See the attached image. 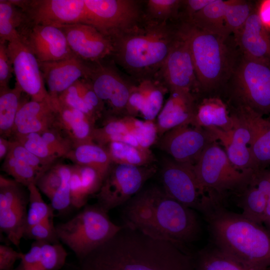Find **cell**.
Instances as JSON below:
<instances>
[{
	"label": "cell",
	"instance_id": "obj_28",
	"mask_svg": "<svg viewBox=\"0 0 270 270\" xmlns=\"http://www.w3.org/2000/svg\"><path fill=\"white\" fill-rule=\"evenodd\" d=\"M192 257L196 270H270L246 265L214 246L199 250Z\"/></svg>",
	"mask_w": 270,
	"mask_h": 270
},
{
	"label": "cell",
	"instance_id": "obj_19",
	"mask_svg": "<svg viewBox=\"0 0 270 270\" xmlns=\"http://www.w3.org/2000/svg\"><path fill=\"white\" fill-rule=\"evenodd\" d=\"M59 27L64 32L74 54L82 60L96 63L112 56V39L95 26L79 23Z\"/></svg>",
	"mask_w": 270,
	"mask_h": 270
},
{
	"label": "cell",
	"instance_id": "obj_52",
	"mask_svg": "<svg viewBox=\"0 0 270 270\" xmlns=\"http://www.w3.org/2000/svg\"><path fill=\"white\" fill-rule=\"evenodd\" d=\"M12 72L14 70L8 52V42H0V89L9 88Z\"/></svg>",
	"mask_w": 270,
	"mask_h": 270
},
{
	"label": "cell",
	"instance_id": "obj_44",
	"mask_svg": "<svg viewBox=\"0 0 270 270\" xmlns=\"http://www.w3.org/2000/svg\"><path fill=\"white\" fill-rule=\"evenodd\" d=\"M132 124L130 134L135 138L141 148L149 149L158 136L156 123L154 120H141L134 117Z\"/></svg>",
	"mask_w": 270,
	"mask_h": 270
},
{
	"label": "cell",
	"instance_id": "obj_59",
	"mask_svg": "<svg viewBox=\"0 0 270 270\" xmlns=\"http://www.w3.org/2000/svg\"><path fill=\"white\" fill-rule=\"evenodd\" d=\"M267 118V119L270 122V115L269 116H268V118Z\"/></svg>",
	"mask_w": 270,
	"mask_h": 270
},
{
	"label": "cell",
	"instance_id": "obj_25",
	"mask_svg": "<svg viewBox=\"0 0 270 270\" xmlns=\"http://www.w3.org/2000/svg\"><path fill=\"white\" fill-rule=\"evenodd\" d=\"M56 110L53 101L37 102L30 100L21 104L14 122L12 135L42 134L54 128Z\"/></svg>",
	"mask_w": 270,
	"mask_h": 270
},
{
	"label": "cell",
	"instance_id": "obj_45",
	"mask_svg": "<svg viewBox=\"0 0 270 270\" xmlns=\"http://www.w3.org/2000/svg\"><path fill=\"white\" fill-rule=\"evenodd\" d=\"M8 154L30 166L38 172L40 176L54 164L38 158L14 140H12Z\"/></svg>",
	"mask_w": 270,
	"mask_h": 270
},
{
	"label": "cell",
	"instance_id": "obj_50",
	"mask_svg": "<svg viewBox=\"0 0 270 270\" xmlns=\"http://www.w3.org/2000/svg\"><path fill=\"white\" fill-rule=\"evenodd\" d=\"M82 95L88 110L96 120L98 118L105 110V105L94 91L88 79H81Z\"/></svg>",
	"mask_w": 270,
	"mask_h": 270
},
{
	"label": "cell",
	"instance_id": "obj_38",
	"mask_svg": "<svg viewBox=\"0 0 270 270\" xmlns=\"http://www.w3.org/2000/svg\"><path fill=\"white\" fill-rule=\"evenodd\" d=\"M40 242L38 254L40 270H59L66 264L68 253L59 242Z\"/></svg>",
	"mask_w": 270,
	"mask_h": 270
},
{
	"label": "cell",
	"instance_id": "obj_35",
	"mask_svg": "<svg viewBox=\"0 0 270 270\" xmlns=\"http://www.w3.org/2000/svg\"><path fill=\"white\" fill-rule=\"evenodd\" d=\"M238 197L242 216L255 223H264L267 199L264 194L250 184Z\"/></svg>",
	"mask_w": 270,
	"mask_h": 270
},
{
	"label": "cell",
	"instance_id": "obj_57",
	"mask_svg": "<svg viewBox=\"0 0 270 270\" xmlns=\"http://www.w3.org/2000/svg\"><path fill=\"white\" fill-rule=\"evenodd\" d=\"M264 223L269 228L270 226V191L267 195L266 216Z\"/></svg>",
	"mask_w": 270,
	"mask_h": 270
},
{
	"label": "cell",
	"instance_id": "obj_40",
	"mask_svg": "<svg viewBox=\"0 0 270 270\" xmlns=\"http://www.w3.org/2000/svg\"><path fill=\"white\" fill-rule=\"evenodd\" d=\"M182 0H148L146 2L148 19L168 22L180 18Z\"/></svg>",
	"mask_w": 270,
	"mask_h": 270
},
{
	"label": "cell",
	"instance_id": "obj_58",
	"mask_svg": "<svg viewBox=\"0 0 270 270\" xmlns=\"http://www.w3.org/2000/svg\"><path fill=\"white\" fill-rule=\"evenodd\" d=\"M12 270H24V269L21 263H20L18 266Z\"/></svg>",
	"mask_w": 270,
	"mask_h": 270
},
{
	"label": "cell",
	"instance_id": "obj_2",
	"mask_svg": "<svg viewBox=\"0 0 270 270\" xmlns=\"http://www.w3.org/2000/svg\"><path fill=\"white\" fill-rule=\"evenodd\" d=\"M122 217L123 224L130 228L183 248L198 240L201 233L196 210L156 186L140 190L124 204Z\"/></svg>",
	"mask_w": 270,
	"mask_h": 270
},
{
	"label": "cell",
	"instance_id": "obj_3",
	"mask_svg": "<svg viewBox=\"0 0 270 270\" xmlns=\"http://www.w3.org/2000/svg\"><path fill=\"white\" fill-rule=\"evenodd\" d=\"M202 214L213 246L250 266L270 268V230L210 200Z\"/></svg>",
	"mask_w": 270,
	"mask_h": 270
},
{
	"label": "cell",
	"instance_id": "obj_30",
	"mask_svg": "<svg viewBox=\"0 0 270 270\" xmlns=\"http://www.w3.org/2000/svg\"><path fill=\"white\" fill-rule=\"evenodd\" d=\"M228 0H212L190 20L184 22H188L202 30L228 38L224 29Z\"/></svg>",
	"mask_w": 270,
	"mask_h": 270
},
{
	"label": "cell",
	"instance_id": "obj_11",
	"mask_svg": "<svg viewBox=\"0 0 270 270\" xmlns=\"http://www.w3.org/2000/svg\"><path fill=\"white\" fill-rule=\"evenodd\" d=\"M24 12L25 22L62 26L87 24L84 0H11Z\"/></svg>",
	"mask_w": 270,
	"mask_h": 270
},
{
	"label": "cell",
	"instance_id": "obj_53",
	"mask_svg": "<svg viewBox=\"0 0 270 270\" xmlns=\"http://www.w3.org/2000/svg\"><path fill=\"white\" fill-rule=\"evenodd\" d=\"M212 0H182L180 12L181 21L190 20L196 14L202 10Z\"/></svg>",
	"mask_w": 270,
	"mask_h": 270
},
{
	"label": "cell",
	"instance_id": "obj_7",
	"mask_svg": "<svg viewBox=\"0 0 270 270\" xmlns=\"http://www.w3.org/2000/svg\"><path fill=\"white\" fill-rule=\"evenodd\" d=\"M194 170L204 193L222 202L228 194H242L251 184L254 174L251 170L236 169L216 142L206 147Z\"/></svg>",
	"mask_w": 270,
	"mask_h": 270
},
{
	"label": "cell",
	"instance_id": "obj_14",
	"mask_svg": "<svg viewBox=\"0 0 270 270\" xmlns=\"http://www.w3.org/2000/svg\"><path fill=\"white\" fill-rule=\"evenodd\" d=\"M217 140L212 128L184 124L166 132L161 136L158 146L174 160L194 165L206 147Z\"/></svg>",
	"mask_w": 270,
	"mask_h": 270
},
{
	"label": "cell",
	"instance_id": "obj_9",
	"mask_svg": "<svg viewBox=\"0 0 270 270\" xmlns=\"http://www.w3.org/2000/svg\"><path fill=\"white\" fill-rule=\"evenodd\" d=\"M156 172L154 167L112 164L96 194V204L108 212L138 194Z\"/></svg>",
	"mask_w": 270,
	"mask_h": 270
},
{
	"label": "cell",
	"instance_id": "obj_41",
	"mask_svg": "<svg viewBox=\"0 0 270 270\" xmlns=\"http://www.w3.org/2000/svg\"><path fill=\"white\" fill-rule=\"evenodd\" d=\"M14 140L42 160L54 164L60 158L44 140L40 134L33 132L16 136H14Z\"/></svg>",
	"mask_w": 270,
	"mask_h": 270
},
{
	"label": "cell",
	"instance_id": "obj_12",
	"mask_svg": "<svg viewBox=\"0 0 270 270\" xmlns=\"http://www.w3.org/2000/svg\"><path fill=\"white\" fill-rule=\"evenodd\" d=\"M160 176L162 189L168 196L195 210L203 212L206 195L198 182L194 165L165 160Z\"/></svg>",
	"mask_w": 270,
	"mask_h": 270
},
{
	"label": "cell",
	"instance_id": "obj_49",
	"mask_svg": "<svg viewBox=\"0 0 270 270\" xmlns=\"http://www.w3.org/2000/svg\"><path fill=\"white\" fill-rule=\"evenodd\" d=\"M78 170L82 188L86 196L96 194L99 191L104 178L94 169L87 166L76 164Z\"/></svg>",
	"mask_w": 270,
	"mask_h": 270
},
{
	"label": "cell",
	"instance_id": "obj_16",
	"mask_svg": "<svg viewBox=\"0 0 270 270\" xmlns=\"http://www.w3.org/2000/svg\"><path fill=\"white\" fill-rule=\"evenodd\" d=\"M176 26V36L158 73L170 91L200 92L188 44Z\"/></svg>",
	"mask_w": 270,
	"mask_h": 270
},
{
	"label": "cell",
	"instance_id": "obj_22",
	"mask_svg": "<svg viewBox=\"0 0 270 270\" xmlns=\"http://www.w3.org/2000/svg\"><path fill=\"white\" fill-rule=\"evenodd\" d=\"M232 36L241 54L270 65V32L258 15V6Z\"/></svg>",
	"mask_w": 270,
	"mask_h": 270
},
{
	"label": "cell",
	"instance_id": "obj_60",
	"mask_svg": "<svg viewBox=\"0 0 270 270\" xmlns=\"http://www.w3.org/2000/svg\"><path fill=\"white\" fill-rule=\"evenodd\" d=\"M269 229L270 230V228H269Z\"/></svg>",
	"mask_w": 270,
	"mask_h": 270
},
{
	"label": "cell",
	"instance_id": "obj_31",
	"mask_svg": "<svg viewBox=\"0 0 270 270\" xmlns=\"http://www.w3.org/2000/svg\"><path fill=\"white\" fill-rule=\"evenodd\" d=\"M164 86L150 78L141 80L136 86L142 101L140 114L145 120H154L161 110L164 96L168 90Z\"/></svg>",
	"mask_w": 270,
	"mask_h": 270
},
{
	"label": "cell",
	"instance_id": "obj_55",
	"mask_svg": "<svg viewBox=\"0 0 270 270\" xmlns=\"http://www.w3.org/2000/svg\"><path fill=\"white\" fill-rule=\"evenodd\" d=\"M258 10L262 23L268 30L270 29V0L261 2L258 6Z\"/></svg>",
	"mask_w": 270,
	"mask_h": 270
},
{
	"label": "cell",
	"instance_id": "obj_34",
	"mask_svg": "<svg viewBox=\"0 0 270 270\" xmlns=\"http://www.w3.org/2000/svg\"><path fill=\"white\" fill-rule=\"evenodd\" d=\"M24 21V12L11 0H0V42L20 40L18 30Z\"/></svg>",
	"mask_w": 270,
	"mask_h": 270
},
{
	"label": "cell",
	"instance_id": "obj_32",
	"mask_svg": "<svg viewBox=\"0 0 270 270\" xmlns=\"http://www.w3.org/2000/svg\"><path fill=\"white\" fill-rule=\"evenodd\" d=\"M107 150L112 164L138 166H150L154 160L149 149L142 148L122 142H111L103 146Z\"/></svg>",
	"mask_w": 270,
	"mask_h": 270
},
{
	"label": "cell",
	"instance_id": "obj_24",
	"mask_svg": "<svg viewBox=\"0 0 270 270\" xmlns=\"http://www.w3.org/2000/svg\"><path fill=\"white\" fill-rule=\"evenodd\" d=\"M170 94L157 116L158 134L162 136L175 127L194 126L197 104L193 93L171 90Z\"/></svg>",
	"mask_w": 270,
	"mask_h": 270
},
{
	"label": "cell",
	"instance_id": "obj_47",
	"mask_svg": "<svg viewBox=\"0 0 270 270\" xmlns=\"http://www.w3.org/2000/svg\"><path fill=\"white\" fill-rule=\"evenodd\" d=\"M40 134L44 140L60 158H65L74 146L72 141L55 127Z\"/></svg>",
	"mask_w": 270,
	"mask_h": 270
},
{
	"label": "cell",
	"instance_id": "obj_13",
	"mask_svg": "<svg viewBox=\"0 0 270 270\" xmlns=\"http://www.w3.org/2000/svg\"><path fill=\"white\" fill-rule=\"evenodd\" d=\"M20 184L0 176V229L18 246L27 226L28 194Z\"/></svg>",
	"mask_w": 270,
	"mask_h": 270
},
{
	"label": "cell",
	"instance_id": "obj_48",
	"mask_svg": "<svg viewBox=\"0 0 270 270\" xmlns=\"http://www.w3.org/2000/svg\"><path fill=\"white\" fill-rule=\"evenodd\" d=\"M61 182L62 178L58 164H54L39 176L36 184L40 192L50 200L60 188Z\"/></svg>",
	"mask_w": 270,
	"mask_h": 270
},
{
	"label": "cell",
	"instance_id": "obj_23",
	"mask_svg": "<svg viewBox=\"0 0 270 270\" xmlns=\"http://www.w3.org/2000/svg\"><path fill=\"white\" fill-rule=\"evenodd\" d=\"M234 126L229 132L212 128L220 142L224 146L226 154L232 164L240 170L254 172V164L249 148L252 140L250 130L244 122L230 112Z\"/></svg>",
	"mask_w": 270,
	"mask_h": 270
},
{
	"label": "cell",
	"instance_id": "obj_56",
	"mask_svg": "<svg viewBox=\"0 0 270 270\" xmlns=\"http://www.w3.org/2000/svg\"><path fill=\"white\" fill-rule=\"evenodd\" d=\"M12 144V140L2 136L0 137V160L6 157L8 154Z\"/></svg>",
	"mask_w": 270,
	"mask_h": 270
},
{
	"label": "cell",
	"instance_id": "obj_27",
	"mask_svg": "<svg viewBox=\"0 0 270 270\" xmlns=\"http://www.w3.org/2000/svg\"><path fill=\"white\" fill-rule=\"evenodd\" d=\"M194 126L227 132L233 128L234 122L226 103L218 96H210L204 98L197 105Z\"/></svg>",
	"mask_w": 270,
	"mask_h": 270
},
{
	"label": "cell",
	"instance_id": "obj_54",
	"mask_svg": "<svg viewBox=\"0 0 270 270\" xmlns=\"http://www.w3.org/2000/svg\"><path fill=\"white\" fill-rule=\"evenodd\" d=\"M22 252L4 244L0 245V270H12L18 260H20Z\"/></svg>",
	"mask_w": 270,
	"mask_h": 270
},
{
	"label": "cell",
	"instance_id": "obj_51",
	"mask_svg": "<svg viewBox=\"0 0 270 270\" xmlns=\"http://www.w3.org/2000/svg\"><path fill=\"white\" fill-rule=\"evenodd\" d=\"M71 169L70 184L72 205V207L80 208L86 204L88 198L83 191L80 178L76 165L71 166Z\"/></svg>",
	"mask_w": 270,
	"mask_h": 270
},
{
	"label": "cell",
	"instance_id": "obj_6",
	"mask_svg": "<svg viewBox=\"0 0 270 270\" xmlns=\"http://www.w3.org/2000/svg\"><path fill=\"white\" fill-rule=\"evenodd\" d=\"M216 96L224 98L228 108H246L270 116V65L240 53L230 78Z\"/></svg>",
	"mask_w": 270,
	"mask_h": 270
},
{
	"label": "cell",
	"instance_id": "obj_29",
	"mask_svg": "<svg viewBox=\"0 0 270 270\" xmlns=\"http://www.w3.org/2000/svg\"><path fill=\"white\" fill-rule=\"evenodd\" d=\"M74 164L90 167L105 177L112 163L105 148L94 142L74 146L65 156Z\"/></svg>",
	"mask_w": 270,
	"mask_h": 270
},
{
	"label": "cell",
	"instance_id": "obj_20",
	"mask_svg": "<svg viewBox=\"0 0 270 270\" xmlns=\"http://www.w3.org/2000/svg\"><path fill=\"white\" fill-rule=\"evenodd\" d=\"M39 64L53 102L78 80L88 78L92 69V63L76 56L57 61L39 62Z\"/></svg>",
	"mask_w": 270,
	"mask_h": 270
},
{
	"label": "cell",
	"instance_id": "obj_18",
	"mask_svg": "<svg viewBox=\"0 0 270 270\" xmlns=\"http://www.w3.org/2000/svg\"><path fill=\"white\" fill-rule=\"evenodd\" d=\"M88 79L98 96L106 105L110 112L117 116L126 113V106L132 87L114 68L103 61L92 63Z\"/></svg>",
	"mask_w": 270,
	"mask_h": 270
},
{
	"label": "cell",
	"instance_id": "obj_21",
	"mask_svg": "<svg viewBox=\"0 0 270 270\" xmlns=\"http://www.w3.org/2000/svg\"><path fill=\"white\" fill-rule=\"evenodd\" d=\"M249 128L252 140L249 148L256 172L270 168V122L252 110L243 107L228 108Z\"/></svg>",
	"mask_w": 270,
	"mask_h": 270
},
{
	"label": "cell",
	"instance_id": "obj_42",
	"mask_svg": "<svg viewBox=\"0 0 270 270\" xmlns=\"http://www.w3.org/2000/svg\"><path fill=\"white\" fill-rule=\"evenodd\" d=\"M62 178L60 186L52 198L50 205L54 210L64 212L72 206L70 190L71 166L57 164Z\"/></svg>",
	"mask_w": 270,
	"mask_h": 270
},
{
	"label": "cell",
	"instance_id": "obj_5",
	"mask_svg": "<svg viewBox=\"0 0 270 270\" xmlns=\"http://www.w3.org/2000/svg\"><path fill=\"white\" fill-rule=\"evenodd\" d=\"M178 27L190 50L199 92L217 96L230 78L240 54L234 37L225 38L188 22L180 21Z\"/></svg>",
	"mask_w": 270,
	"mask_h": 270
},
{
	"label": "cell",
	"instance_id": "obj_39",
	"mask_svg": "<svg viewBox=\"0 0 270 270\" xmlns=\"http://www.w3.org/2000/svg\"><path fill=\"white\" fill-rule=\"evenodd\" d=\"M2 170L12 177L14 180L26 188L36 183L40 174L23 161L8 154L2 164Z\"/></svg>",
	"mask_w": 270,
	"mask_h": 270
},
{
	"label": "cell",
	"instance_id": "obj_26",
	"mask_svg": "<svg viewBox=\"0 0 270 270\" xmlns=\"http://www.w3.org/2000/svg\"><path fill=\"white\" fill-rule=\"evenodd\" d=\"M54 103L56 110L54 127L68 137L74 146L94 142L92 134L95 122L78 110L62 106L56 102Z\"/></svg>",
	"mask_w": 270,
	"mask_h": 270
},
{
	"label": "cell",
	"instance_id": "obj_46",
	"mask_svg": "<svg viewBox=\"0 0 270 270\" xmlns=\"http://www.w3.org/2000/svg\"><path fill=\"white\" fill-rule=\"evenodd\" d=\"M24 236L36 242L52 244L60 242L52 218L44 220L26 228Z\"/></svg>",
	"mask_w": 270,
	"mask_h": 270
},
{
	"label": "cell",
	"instance_id": "obj_15",
	"mask_svg": "<svg viewBox=\"0 0 270 270\" xmlns=\"http://www.w3.org/2000/svg\"><path fill=\"white\" fill-rule=\"evenodd\" d=\"M21 41L38 62L57 61L75 56L66 35L59 27L24 22L18 30Z\"/></svg>",
	"mask_w": 270,
	"mask_h": 270
},
{
	"label": "cell",
	"instance_id": "obj_43",
	"mask_svg": "<svg viewBox=\"0 0 270 270\" xmlns=\"http://www.w3.org/2000/svg\"><path fill=\"white\" fill-rule=\"evenodd\" d=\"M54 102L62 106L82 112L94 122H96V120L88 110L82 98L81 80H78L62 92Z\"/></svg>",
	"mask_w": 270,
	"mask_h": 270
},
{
	"label": "cell",
	"instance_id": "obj_17",
	"mask_svg": "<svg viewBox=\"0 0 270 270\" xmlns=\"http://www.w3.org/2000/svg\"><path fill=\"white\" fill-rule=\"evenodd\" d=\"M16 83L32 100L52 101L44 86L39 62L30 50L20 40L8 42Z\"/></svg>",
	"mask_w": 270,
	"mask_h": 270
},
{
	"label": "cell",
	"instance_id": "obj_37",
	"mask_svg": "<svg viewBox=\"0 0 270 270\" xmlns=\"http://www.w3.org/2000/svg\"><path fill=\"white\" fill-rule=\"evenodd\" d=\"M27 188L29 202L26 228L44 220L52 218L54 210L51 205L44 202L36 183L30 184Z\"/></svg>",
	"mask_w": 270,
	"mask_h": 270
},
{
	"label": "cell",
	"instance_id": "obj_36",
	"mask_svg": "<svg viewBox=\"0 0 270 270\" xmlns=\"http://www.w3.org/2000/svg\"><path fill=\"white\" fill-rule=\"evenodd\" d=\"M256 6L249 0H228L224 16V29L227 37L234 34L242 28Z\"/></svg>",
	"mask_w": 270,
	"mask_h": 270
},
{
	"label": "cell",
	"instance_id": "obj_10",
	"mask_svg": "<svg viewBox=\"0 0 270 270\" xmlns=\"http://www.w3.org/2000/svg\"><path fill=\"white\" fill-rule=\"evenodd\" d=\"M87 24L110 38L134 26L142 20L138 2L133 0H84Z\"/></svg>",
	"mask_w": 270,
	"mask_h": 270
},
{
	"label": "cell",
	"instance_id": "obj_1",
	"mask_svg": "<svg viewBox=\"0 0 270 270\" xmlns=\"http://www.w3.org/2000/svg\"><path fill=\"white\" fill-rule=\"evenodd\" d=\"M71 270H196L192 254L174 243L122 224L108 240L78 259Z\"/></svg>",
	"mask_w": 270,
	"mask_h": 270
},
{
	"label": "cell",
	"instance_id": "obj_33",
	"mask_svg": "<svg viewBox=\"0 0 270 270\" xmlns=\"http://www.w3.org/2000/svg\"><path fill=\"white\" fill-rule=\"evenodd\" d=\"M24 92L17 85L13 88L0 89V134L5 138L12 135L16 116Z\"/></svg>",
	"mask_w": 270,
	"mask_h": 270
},
{
	"label": "cell",
	"instance_id": "obj_4",
	"mask_svg": "<svg viewBox=\"0 0 270 270\" xmlns=\"http://www.w3.org/2000/svg\"><path fill=\"white\" fill-rule=\"evenodd\" d=\"M177 32V26L147 18L110 37L114 60L130 75L141 80L160 70Z\"/></svg>",
	"mask_w": 270,
	"mask_h": 270
},
{
	"label": "cell",
	"instance_id": "obj_8",
	"mask_svg": "<svg viewBox=\"0 0 270 270\" xmlns=\"http://www.w3.org/2000/svg\"><path fill=\"white\" fill-rule=\"evenodd\" d=\"M97 204H86L68 220L56 226L60 241L81 258L108 240L122 228Z\"/></svg>",
	"mask_w": 270,
	"mask_h": 270
}]
</instances>
